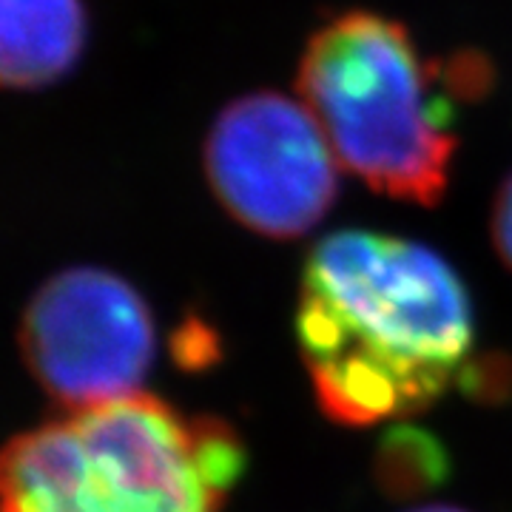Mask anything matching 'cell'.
Returning <instances> with one entry per match:
<instances>
[{
	"mask_svg": "<svg viewBox=\"0 0 512 512\" xmlns=\"http://www.w3.org/2000/svg\"><path fill=\"white\" fill-rule=\"evenodd\" d=\"M296 339L316 402L367 427L441 399L476 342L461 276L433 248L379 231H336L308 256Z\"/></svg>",
	"mask_w": 512,
	"mask_h": 512,
	"instance_id": "obj_1",
	"label": "cell"
},
{
	"mask_svg": "<svg viewBox=\"0 0 512 512\" xmlns=\"http://www.w3.org/2000/svg\"><path fill=\"white\" fill-rule=\"evenodd\" d=\"M237 433L148 393L66 407L0 450V512H220Z\"/></svg>",
	"mask_w": 512,
	"mask_h": 512,
	"instance_id": "obj_2",
	"label": "cell"
},
{
	"mask_svg": "<svg viewBox=\"0 0 512 512\" xmlns=\"http://www.w3.org/2000/svg\"><path fill=\"white\" fill-rule=\"evenodd\" d=\"M296 89L339 165L376 194L444 197L458 148L450 94L402 20L370 9L328 18L305 46Z\"/></svg>",
	"mask_w": 512,
	"mask_h": 512,
	"instance_id": "obj_3",
	"label": "cell"
},
{
	"mask_svg": "<svg viewBox=\"0 0 512 512\" xmlns=\"http://www.w3.org/2000/svg\"><path fill=\"white\" fill-rule=\"evenodd\" d=\"M205 174L222 208L254 234L305 237L339 194V160L302 100L251 92L217 114Z\"/></svg>",
	"mask_w": 512,
	"mask_h": 512,
	"instance_id": "obj_4",
	"label": "cell"
},
{
	"mask_svg": "<svg viewBox=\"0 0 512 512\" xmlns=\"http://www.w3.org/2000/svg\"><path fill=\"white\" fill-rule=\"evenodd\" d=\"M23 353L37 382L66 407L143 393L157 333L143 296L100 268H69L35 293Z\"/></svg>",
	"mask_w": 512,
	"mask_h": 512,
	"instance_id": "obj_5",
	"label": "cell"
},
{
	"mask_svg": "<svg viewBox=\"0 0 512 512\" xmlns=\"http://www.w3.org/2000/svg\"><path fill=\"white\" fill-rule=\"evenodd\" d=\"M86 43L80 0H0V86L40 89L77 63Z\"/></svg>",
	"mask_w": 512,
	"mask_h": 512,
	"instance_id": "obj_6",
	"label": "cell"
},
{
	"mask_svg": "<svg viewBox=\"0 0 512 512\" xmlns=\"http://www.w3.org/2000/svg\"><path fill=\"white\" fill-rule=\"evenodd\" d=\"M441 83L450 97L458 100H481L493 86V63L484 55L458 52L439 63Z\"/></svg>",
	"mask_w": 512,
	"mask_h": 512,
	"instance_id": "obj_7",
	"label": "cell"
},
{
	"mask_svg": "<svg viewBox=\"0 0 512 512\" xmlns=\"http://www.w3.org/2000/svg\"><path fill=\"white\" fill-rule=\"evenodd\" d=\"M493 242L498 254L512 268V174L498 188L493 202Z\"/></svg>",
	"mask_w": 512,
	"mask_h": 512,
	"instance_id": "obj_8",
	"label": "cell"
},
{
	"mask_svg": "<svg viewBox=\"0 0 512 512\" xmlns=\"http://www.w3.org/2000/svg\"><path fill=\"white\" fill-rule=\"evenodd\" d=\"M413 512H464V510H456V507H441V504H436V507H421V510H413Z\"/></svg>",
	"mask_w": 512,
	"mask_h": 512,
	"instance_id": "obj_9",
	"label": "cell"
}]
</instances>
